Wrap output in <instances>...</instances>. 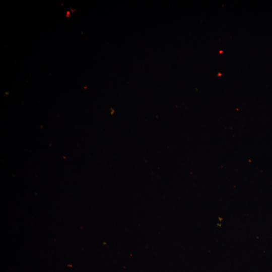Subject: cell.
Instances as JSON below:
<instances>
[{"instance_id": "2", "label": "cell", "mask_w": 272, "mask_h": 272, "mask_svg": "<svg viewBox=\"0 0 272 272\" xmlns=\"http://www.w3.org/2000/svg\"><path fill=\"white\" fill-rule=\"evenodd\" d=\"M223 51L222 50H220V51H219V53H220V54H222V53H223Z\"/></svg>"}, {"instance_id": "1", "label": "cell", "mask_w": 272, "mask_h": 272, "mask_svg": "<svg viewBox=\"0 0 272 272\" xmlns=\"http://www.w3.org/2000/svg\"><path fill=\"white\" fill-rule=\"evenodd\" d=\"M222 76V74L220 73H218L217 74V76Z\"/></svg>"}]
</instances>
